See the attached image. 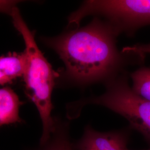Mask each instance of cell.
I'll list each match as a JSON object with an SVG mask.
<instances>
[{
	"label": "cell",
	"mask_w": 150,
	"mask_h": 150,
	"mask_svg": "<svg viewBox=\"0 0 150 150\" xmlns=\"http://www.w3.org/2000/svg\"><path fill=\"white\" fill-rule=\"evenodd\" d=\"M122 51L124 52L134 53L145 57L146 54H150V43L137 44L132 46L123 47Z\"/></svg>",
	"instance_id": "9"
},
{
	"label": "cell",
	"mask_w": 150,
	"mask_h": 150,
	"mask_svg": "<svg viewBox=\"0 0 150 150\" xmlns=\"http://www.w3.org/2000/svg\"><path fill=\"white\" fill-rule=\"evenodd\" d=\"M10 16L14 27L21 34L25 45L27 67L23 78L24 90L39 113L43 129L40 145H43L50 139L55 129V120L51 116L54 109L51 97L59 74L38 48L35 31H31L27 26L17 7L13 8Z\"/></svg>",
	"instance_id": "2"
},
{
	"label": "cell",
	"mask_w": 150,
	"mask_h": 150,
	"mask_svg": "<svg viewBox=\"0 0 150 150\" xmlns=\"http://www.w3.org/2000/svg\"><path fill=\"white\" fill-rule=\"evenodd\" d=\"M125 131L99 132L90 125L84 129L82 137L75 144V150H126L128 134Z\"/></svg>",
	"instance_id": "5"
},
{
	"label": "cell",
	"mask_w": 150,
	"mask_h": 150,
	"mask_svg": "<svg viewBox=\"0 0 150 150\" xmlns=\"http://www.w3.org/2000/svg\"><path fill=\"white\" fill-rule=\"evenodd\" d=\"M23 103L11 88H0V127L23 122L19 116V109Z\"/></svg>",
	"instance_id": "7"
},
{
	"label": "cell",
	"mask_w": 150,
	"mask_h": 150,
	"mask_svg": "<svg viewBox=\"0 0 150 150\" xmlns=\"http://www.w3.org/2000/svg\"><path fill=\"white\" fill-rule=\"evenodd\" d=\"M27 67V56L23 52H10L0 56V86L12 84L23 78Z\"/></svg>",
	"instance_id": "6"
},
{
	"label": "cell",
	"mask_w": 150,
	"mask_h": 150,
	"mask_svg": "<svg viewBox=\"0 0 150 150\" xmlns=\"http://www.w3.org/2000/svg\"><path fill=\"white\" fill-rule=\"evenodd\" d=\"M132 89L141 98L150 101V68L143 67L131 74Z\"/></svg>",
	"instance_id": "8"
},
{
	"label": "cell",
	"mask_w": 150,
	"mask_h": 150,
	"mask_svg": "<svg viewBox=\"0 0 150 150\" xmlns=\"http://www.w3.org/2000/svg\"><path fill=\"white\" fill-rule=\"evenodd\" d=\"M105 86L106 91L100 96L83 98L69 103L68 118L79 117L87 105L101 106L126 119L131 127L141 133L150 143V101L134 93L125 73L105 83Z\"/></svg>",
	"instance_id": "3"
},
{
	"label": "cell",
	"mask_w": 150,
	"mask_h": 150,
	"mask_svg": "<svg viewBox=\"0 0 150 150\" xmlns=\"http://www.w3.org/2000/svg\"><path fill=\"white\" fill-rule=\"evenodd\" d=\"M128 150V149H127V150Z\"/></svg>",
	"instance_id": "10"
},
{
	"label": "cell",
	"mask_w": 150,
	"mask_h": 150,
	"mask_svg": "<svg viewBox=\"0 0 150 150\" xmlns=\"http://www.w3.org/2000/svg\"><path fill=\"white\" fill-rule=\"evenodd\" d=\"M93 16L110 23L119 35H129L141 27L150 25V0L85 1L68 18V26L80 27L87 16Z\"/></svg>",
	"instance_id": "4"
},
{
	"label": "cell",
	"mask_w": 150,
	"mask_h": 150,
	"mask_svg": "<svg viewBox=\"0 0 150 150\" xmlns=\"http://www.w3.org/2000/svg\"><path fill=\"white\" fill-rule=\"evenodd\" d=\"M118 35L110 23L95 17L84 27L67 26L57 36L41 38L64 64L58 71L57 85L82 87L106 83L120 75L127 64L142 62L145 57L118 50Z\"/></svg>",
	"instance_id": "1"
}]
</instances>
